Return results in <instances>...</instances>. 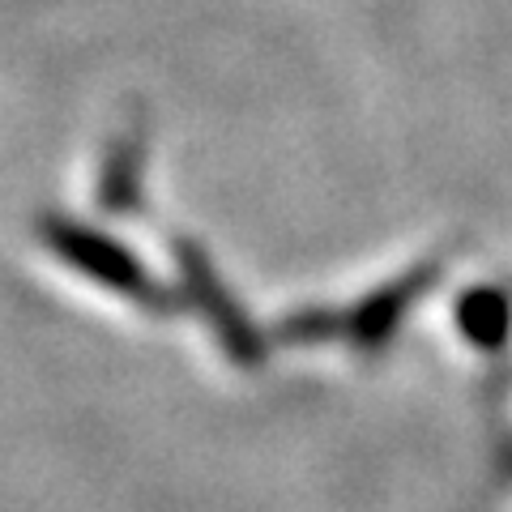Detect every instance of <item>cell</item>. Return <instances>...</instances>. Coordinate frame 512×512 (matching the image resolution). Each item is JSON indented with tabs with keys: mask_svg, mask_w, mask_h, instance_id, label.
Listing matches in <instances>:
<instances>
[{
	"mask_svg": "<svg viewBox=\"0 0 512 512\" xmlns=\"http://www.w3.org/2000/svg\"><path fill=\"white\" fill-rule=\"evenodd\" d=\"M39 239L56 261L77 269V274L90 278L94 286H103V291L128 299L137 312H146V316L180 312L175 308L171 286L158 282L150 274V265L141 261L137 252H128L120 239H111L107 231H94V227H86V222H77L69 214H43L39 218Z\"/></svg>",
	"mask_w": 512,
	"mask_h": 512,
	"instance_id": "cell-1",
	"label": "cell"
},
{
	"mask_svg": "<svg viewBox=\"0 0 512 512\" xmlns=\"http://www.w3.org/2000/svg\"><path fill=\"white\" fill-rule=\"evenodd\" d=\"M171 256H175V269H180V299L210 325L222 355L239 367H261L269 355V338L244 312V303L231 295V286L222 282L210 252L192 235H171Z\"/></svg>",
	"mask_w": 512,
	"mask_h": 512,
	"instance_id": "cell-2",
	"label": "cell"
},
{
	"mask_svg": "<svg viewBox=\"0 0 512 512\" xmlns=\"http://www.w3.org/2000/svg\"><path fill=\"white\" fill-rule=\"evenodd\" d=\"M440 278V261H423L406 269V274H397L393 282L376 286L372 295H363L355 308L346 312V342L363 350V355H376L393 342V333L402 329V320L410 316V308L419 303L431 286Z\"/></svg>",
	"mask_w": 512,
	"mask_h": 512,
	"instance_id": "cell-3",
	"label": "cell"
},
{
	"mask_svg": "<svg viewBox=\"0 0 512 512\" xmlns=\"http://www.w3.org/2000/svg\"><path fill=\"white\" fill-rule=\"evenodd\" d=\"M146 154H150L146 128L141 124L120 128L103 154L99 184H94L99 210H107L111 218H133L146 210Z\"/></svg>",
	"mask_w": 512,
	"mask_h": 512,
	"instance_id": "cell-4",
	"label": "cell"
},
{
	"mask_svg": "<svg viewBox=\"0 0 512 512\" xmlns=\"http://www.w3.org/2000/svg\"><path fill=\"white\" fill-rule=\"evenodd\" d=\"M457 329L474 350H504L512 338V295L504 286H470L457 295Z\"/></svg>",
	"mask_w": 512,
	"mask_h": 512,
	"instance_id": "cell-5",
	"label": "cell"
},
{
	"mask_svg": "<svg viewBox=\"0 0 512 512\" xmlns=\"http://www.w3.org/2000/svg\"><path fill=\"white\" fill-rule=\"evenodd\" d=\"M346 338V312L333 308H295L278 320V342L282 346H329Z\"/></svg>",
	"mask_w": 512,
	"mask_h": 512,
	"instance_id": "cell-6",
	"label": "cell"
}]
</instances>
